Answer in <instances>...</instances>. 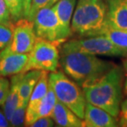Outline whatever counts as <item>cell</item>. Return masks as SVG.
I'll return each instance as SVG.
<instances>
[{
    "mask_svg": "<svg viewBox=\"0 0 127 127\" xmlns=\"http://www.w3.org/2000/svg\"><path fill=\"white\" fill-rule=\"evenodd\" d=\"M38 38L52 41L60 45L67 40L62 27L52 7L39 10L32 20Z\"/></svg>",
    "mask_w": 127,
    "mask_h": 127,
    "instance_id": "52a82bcc",
    "label": "cell"
},
{
    "mask_svg": "<svg viewBox=\"0 0 127 127\" xmlns=\"http://www.w3.org/2000/svg\"><path fill=\"white\" fill-rule=\"evenodd\" d=\"M14 22L0 23V50L10 45L12 39Z\"/></svg>",
    "mask_w": 127,
    "mask_h": 127,
    "instance_id": "44dd1931",
    "label": "cell"
},
{
    "mask_svg": "<svg viewBox=\"0 0 127 127\" xmlns=\"http://www.w3.org/2000/svg\"><path fill=\"white\" fill-rule=\"evenodd\" d=\"M125 68H126V72H127V59H126V62H125Z\"/></svg>",
    "mask_w": 127,
    "mask_h": 127,
    "instance_id": "f546056e",
    "label": "cell"
},
{
    "mask_svg": "<svg viewBox=\"0 0 127 127\" xmlns=\"http://www.w3.org/2000/svg\"><path fill=\"white\" fill-rule=\"evenodd\" d=\"M118 126L127 127V99L122 101L121 106V110L119 112Z\"/></svg>",
    "mask_w": 127,
    "mask_h": 127,
    "instance_id": "d4e9b609",
    "label": "cell"
},
{
    "mask_svg": "<svg viewBox=\"0 0 127 127\" xmlns=\"http://www.w3.org/2000/svg\"><path fill=\"white\" fill-rule=\"evenodd\" d=\"M23 73H17V74L12 75L11 78L8 94H7L6 101L2 106V110H3L5 116H7L8 121L11 118L15 108L18 106V104L21 101V99H20V85H21V81Z\"/></svg>",
    "mask_w": 127,
    "mask_h": 127,
    "instance_id": "9a60e30c",
    "label": "cell"
},
{
    "mask_svg": "<svg viewBox=\"0 0 127 127\" xmlns=\"http://www.w3.org/2000/svg\"><path fill=\"white\" fill-rule=\"evenodd\" d=\"M8 22H13L11 14L4 0H0V23H8Z\"/></svg>",
    "mask_w": 127,
    "mask_h": 127,
    "instance_id": "cb8c5ba5",
    "label": "cell"
},
{
    "mask_svg": "<svg viewBox=\"0 0 127 127\" xmlns=\"http://www.w3.org/2000/svg\"><path fill=\"white\" fill-rule=\"evenodd\" d=\"M10 81L7 77L0 76V106H2L9 92Z\"/></svg>",
    "mask_w": 127,
    "mask_h": 127,
    "instance_id": "603a6c76",
    "label": "cell"
},
{
    "mask_svg": "<svg viewBox=\"0 0 127 127\" xmlns=\"http://www.w3.org/2000/svg\"><path fill=\"white\" fill-rule=\"evenodd\" d=\"M36 39L33 22L22 17L14 22L12 39L7 47L12 51L28 54L34 47Z\"/></svg>",
    "mask_w": 127,
    "mask_h": 127,
    "instance_id": "ba28073f",
    "label": "cell"
},
{
    "mask_svg": "<svg viewBox=\"0 0 127 127\" xmlns=\"http://www.w3.org/2000/svg\"><path fill=\"white\" fill-rule=\"evenodd\" d=\"M60 64L64 73L81 87L106 73L114 64L96 55L75 50H60Z\"/></svg>",
    "mask_w": 127,
    "mask_h": 127,
    "instance_id": "7a4b0ae2",
    "label": "cell"
},
{
    "mask_svg": "<svg viewBox=\"0 0 127 127\" xmlns=\"http://www.w3.org/2000/svg\"><path fill=\"white\" fill-rule=\"evenodd\" d=\"M59 46L55 42L37 37L33 49L28 53V60L23 73L30 70L56 71L60 64Z\"/></svg>",
    "mask_w": 127,
    "mask_h": 127,
    "instance_id": "5b68a950",
    "label": "cell"
},
{
    "mask_svg": "<svg viewBox=\"0 0 127 127\" xmlns=\"http://www.w3.org/2000/svg\"><path fill=\"white\" fill-rule=\"evenodd\" d=\"M96 35H103L116 46L127 50V32L113 26L108 20Z\"/></svg>",
    "mask_w": 127,
    "mask_h": 127,
    "instance_id": "e0dca14e",
    "label": "cell"
},
{
    "mask_svg": "<svg viewBox=\"0 0 127 127\" xmlns=\"http://www.w3.org/2000/svg\"><path fill=\"white\" fill-rule=\"evenodd\" d=\"M42 71L30 70L23 73L20 85V99L21 102L28 104L30 96L35 88V84L40 77Z\"/></svg>",
    "mask_w": 127,
    "mask_h": 127,
    "instance_id": "ac0fdd59",
    "label": "cell"
},
{
    "mask_svg": "<svg viewBox=\"0 0 127 127\" xmlns=\"http://www.w3.org/2000/svg\"><path fill=\"white\" fill-rule=\"evenodd\" d=\"M83 126L86 127H116L118 126L117 119L106 111L89 102L86 103Z\"/></svg>",
    "mask_w": 127,
    "mask_h": 127,
    "instance_id": "30bf717a",
    "label": "cell"
},
{
    "mask_svg": "<svg viewBox=\"0 0 127 127\" xmlns=\"http://www.w3.org/2000/svg\"><path fill=\"white\" fill-rule=\"evenodd\" d=\"M12 22H15L17 20L24 17L25 13V0H4Z\"/></svg>",
    "mask_w": 127,
    "mask_h": 127,
    "instance_id": "d6986e66",
    "label": "cell"
},
{
    "mask_svg": "<svg viewBox=\"0 0 127 127\" xmlns=\"http://www.w3.org/2000/svg\"><path fill=\"white\" fill-rule=\"evenodd\" d=\"M49 85L58 101L62 102L78 117L83 119L87 101L80 85L62 71H54L49 74Z\"/></svg>",
    "mask_w": 127,
    "mask_h": 127,
    "instance_id": "277c9868",
    "label": "cell"
},
{
    "mask_svg": "<svg viewBox=\"0 0 127 127\" xmlns=\"http://www.w3.org/2000/svg\"><path fill=\"white\" fill-rule=\"evenodd\" d=\"M76 3L77 0H59L52 6L67 39L73 34L71 30V22Z\"/></svg>",
    "mask_w": 127,
    "mask_h": 127,
    "instance_id": "7c38bea8",
    "label": "cell"
},
{
    "mask_svg": "<svg viewBox=\"0 0 127 127\" xmlns=\"http://www.w3.org/2000/svg\"><path fill=\"white\" fill-rule=\"evenodd\" d=\"M56 101V96L51 87L49 85V89H48L46 95L43 97L32 112L26 115L25 126H31L39 118L44 117V116H51Z\"/></svg>",
    "mask_w": 127,
    "mask_h": 127,
    "instance_id": "8fae6325",
    "label": "cell"
},
{
    "mask_svg": "<svg viewBox=\"0 0 127 127\" xmlns=\"http://www.w3.org/2000/svg\"><path fill=\"white\" fill-rule=\"evenodd\" d=\"M10 126V122L7 116H5L3 110H0V127Z\"/></svg>",
    "mask_w": 127,
    "mask_h": 127,
    "instance_id": "4316f807",
    "label": "cell"
},
{
    "mask_svg": "<svg viewBox=\"0 0 127 127\" xmlns=\"http://www.w3.org/2000/svg\"><path fill=\"white\" fill-rule=\"evenodd\" d=\"M48 73L49 72H46V71L41 72L39 80L35 84L34 90L30 96L26 115L32 112L43 97L46 95L48 89H49V73Z\"/></svg>",
    "mask_w": 127,
    "mask_h": 127,
    "instance_id": "2e32d148",
    "label": "cell"
},
{
    "mask_svg": "<svg viewBox=\"0 0 127 127\" xmlns=\"http://www.w3.org/2000/svg\"><path fill=\"white\" fill-rule=\"evenodd\" d=\"M55 121L51 116H44L37 119L31 126L32 127H52L55 126Z\"/></svg>",
    "mask_w": 127,
    "mask_h": 127,
    "instance_id": "484cf974",
    "label": "cell"
},
{
    "mask_svg": "<svg viewBox=\"0 0 127 127\" xmlns=\"http://www.w3.org/2000/svg\"><path fill=\"white\" fill-rule=\"evenodd\" d=\"M51 117L57 126L61 127H83V119L76 115L73 111L64 105L60 101H56Z\"/></svg>",
    "mask_w": 127,
    "mask_h": 127,
    "instance_id": "5bb4252c",
    "label": "cell"
},
{
    "mask_svg": "<svg viewBox=\"0 0 127 127\" xmlns=\"http://www.w3.org/2000/svg\"><path fill=\"white\" fill-rule=\"evenodd\" d=\"M107 20L104 0H78L73 12L71 30L81 37L96 35Z\"/></svg>",
    "mask_w": 127,
    "mask_h": 127,
    "instance_id": "3957f363",
    "label": "cell"
},
{
    "mask_svg": "<svg viewBox=\"0 0 127 127\" xmlns=\"http://www.w3.org/2000/svg\"><path fill=\"white\" fill-rule=\"evenodd\" d=\"M123 72L114 65L107 73L82 86L86 101L117 118L122 103Z\"/></svg>",
    "mask_w": 127,
    "mask_h": 127,
    "instance_id": "6da1fadb",
    "label": "cell"
},
{
    "mask_svg": "<svg viewBox=\"0 0 127 127\" xmlns=\"http://www.w3.org/2000/svg\"><path fill=\"white\" fill-rule=\"evenodd\" d=\"M31 2L32 0H25V13H24V17H27V14L29 12L30 7H31Z\"/></svg>",
    "mask_w": 127,
    "mask_h": 127,
    "instance_id": "83f0119b",
    "label": "cell"
},
{
    "mask_svg": "<svg viewBox=\"0 0 127 127\" xmlns=\"http://www.w3.org/2000/svg\"><path fill=\"white\" fill-rule=\"evenodd\" d=\"M107 20L113 26L127 32V0H106Z\"/></svg>",
    "mask_w": 127,
    "mask_h": 127,
    "instance_id": "4fadbf2b",
    "label": "cell"
},
{
    "mask_svg": "<svg viewBox=\"0 0 127 127\" xmlns=\"http://www.w3.org/2000/svg\"><path fill=\"white\" fill-rule=\"evenodd\" d=\"M27 60L28 54L12 51L7 46L0 50V76L7 78L23 73Z\"/></svg>",
    "mask_w": 127,
    "mask_h": 127,
    "instance_id": "9c48e42d",
    "label": "cell"
},
{
    "mask_svg": "<svg viewBox=\"0 0 127 127\" xmlns=\"http://www.w3.org/2000/svg\"><path fill=\"white\" fill-rule=\"evenodd\" d=\"M59 0H32L31 7H30L29 12L27 14L26 18H27L29 21L32 22L34 18L35 15L39 10L44 8V7H52L53 5L55 4Z\"/></svg>",
    "mask_w": 127,
    "mask_h": 127,
    "instance_id": "7402d4cb",
    "label": "cell"
},
{
    "mask_svg": "<svg viewBox=\"0 0 127 127\" xmlns=\"http://www.w3.org/2000/svg\"><path fill=\"white\" fill-rule=\"evenodd\" d=\"M125 93H126V94L127 95V78H126V82H125Z\"/></svg>",
    "mask_w": 127,
    "mask_h": 127,
    "instance_id": "f1b7e54d",
    "label": "cell"
},
{
    "mask_svg": "<svg viewBox=\"0 0 127 127\" xmlns=\"http://www.w3.org/2000/svg\"><path fill=\"white\" fill-rule=\"evenodd\" d=\"M60 50H75L96 56H127V50L116 46L103 35H93L70 40L64 43Z\"/></svg>",
    "mask_w": 127,
    "mask_h": 127,
    "instance_id": "8992f818",
    "label": "cell"
},
{
    "mask_svg": "<svg viewBox=\"0 0 127 127\" xmlns=\"http://www.w3.org/2000/svg\"><path fill=\"white\" fill-rule=\"evenodd\" d=\"M27 103L21 102L15 108L14 111L9 120L11 126H25V119H26V113L27 108Z\"/></svg>",
    "mask_w": 127,
    "mask_h": 127,
    "instance_id": "ffe728a7",
    "label": "cell"
}]
</instances>
